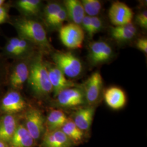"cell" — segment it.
Returning <instances> with one entry per match:
<instances>
[{"label": "cell", "mask_w": 147, "mask_h": 147, "mask_svg": "<svg viewBox=\"0 0 147 147\" xmlns=\"http://www.w3.org/2000/svg\"><path fill=\"white\" fill-rule=\"evenodd\" d=\"M61 130L76 145L81 142L84 136V132L81 130L71 119H68Z\"/></svg>", "instance_id": "obj_21"}, {"label": "cell", "mask_w": 147, "mask_h": 147, "mask_svg": "<svg viewBox=\"0 0 147 147\" xmlns=\"http://www.w3.org/2000/svg\"><path fill=\"white\" fill-rule=\"evenodd\" d=\"M102 21L99 17H91V26L89 33L88 34L89 37H93L96 33L100 31L102 28Z\"/></svg>", "instance_id": "obj_26"}, {"label": "cell", "mask_w": 147, "mask_h": 147, "mask_svg": "<svg viewBox=\"0 0 147 147\" xmlns=\"http://www.w3.org/2000/svg\"><path fill=\"white\" fill-rule=\"evenodd\" d=\"M134 12L131 8L122 2H113L109 11V17L114 26L132 23Z\"/></svg>", "instance_id": "obj_6"}, {"label": "cell", "mask_w": 147, "mask_h": 147, "mask_svg": "<svg viewBox=\"0 0 147 147\" xmlns=\"http://www.w3.org/2000/svg\"><path fill=\"white\" fill-rule=\"evenodd\" d=\"M18 126L13 115L5 114L0 119V140L9 143Z\"/></svg>", "instance_id": "obj_16"}, {"label": "cell", "mask_w": 147, "mask_h": 147, "mask_svg": "<svg viewBox=\"0 0 147 147\" xmlns=\"http://www.w3.org/2000/svg\"><path fill=\"white\" fill-rule=\"evenodd\" d=\"M59 38L65 47L70 49H80L84 41V31L80 25L69 23L61 27Z\"/></svg>", "instance_id": "obj_4"}, {"label": "cell", "mask_w": 147, "mask_h": 147, "mask_svg": "<svg viewBox=\"0 0 147 147\" xmlns=\"http://www.w3.org/2000/svg\"><path fill=\"white\" fill-rule=\"evenodd\" d=\"M26 107V101L20 93L16 90L7 93L2 98L0 104V110L8 115L19 113Z\"/></svg>", "instance_id": "obj_9"}, {"label": "cell", "mask_w": 147, "mask_h": 147, "mask_svg": "<svg viewBox=\"0 0 147 147\" xmlns=\"http://www.w3.org/2000/svg\"><path fill=\"white\" fill-rule=\"evenodd\" d=\"M112 55V49L107 42L101 40L93 42L89 44L88 57L93 64L106 62L110 59Z\"/></svg>", "instance_id": "obj_10"}, {"label": "cell", "mask_w": 147, "mask_h": 147, "mask_svg": "<svg viewBox=\"0 0 147 147\" xmlns=\"http://www.w3.org/2000/svg\"><path fill=\"white\" fill-rule=\"evenodd\" d=\"M63 7V5L58 2H51L46 6L45 9V17L48 24L53 20Z\"/></svg>", "instance_id": "obj_24"}, {"label": "cell", "mask_w": 147, "mask_h": 147, "mask_svg": "<svg viewBox=\"0 0 147 147\" xmlns=\"http://www.w3.org/2000/svg\"><path fill=\"white\" fill-rule=\"evenodd\" d=\"M24 125L36 142L42 140L46 132L45 119L41 111L36 109L27 111Z\"/></svg>", "instance_id": "obj_5"}, {"label": "cell", "mask_w": 147, "mask_h": 147, "mask_svg": "<svg viewBox=\"0 0 147 147\" xmlns=\"http://www.w3.org/2000/svg\"><path fill=\"white\" fill-rule=\"evenodd\" d=\"M6 51L9 54L13 56H18L22 55V53L20 51H19L18 49L13 47L8 42L6 45Z\"/></svg>", "instance_id": "obj_30"}, {"label": "cell", "mask_w": 147, "mask_h": 147, "mask_svg": "<svg viewBox=\"0 0 147 147\" xmlns=\"http://www.w3.org/2000/svg\"><path fill=\"white\" fill-rule=\"evenodd\" d=\"M53 59L55 65L66 77L75 78L82 73V63L73 53L57 51L53 54Z\"/></svg>", "instance_id": "obj_3"}, {"label": "cell", "mask_w": 147, "mask_h": 147, "mask_svg": "<svg viewBox=\"0 0 147 147\" xmlns=\"http://www.w3.org/2000/svg\"><path fill=\"white\" fill-rule=\"evenodd\" d=\"M11 45L18 49L20 51L22 54L27 52L28 50L29 45L27 41L22 38H13L11 39L8 42Z\"/></svg>", "instance_id": "obj_25"}, {"label": "cell", "mask_w": 147, "mask_h": 147, "mask_svg": "<svg viewBox=\"0 0 147 147\" xmlns=\"http://www.w3.org/2000/svg\"><path fill=\"white\" fill-rule=\"evenodd\" d=\"M105 102L113 110H120L126 103V96L124 91L121 88L112 86L108 88L104 93Z\"/></svg>", "instance_id": "obj_13"}, {"label": "cell", "mask_w": 147, "mask_h": 147, "mask_svg": "<svg viewBox=\"0 0 147 147\" xmlns=\"http://www.w3.org/2000/svg\"><path fill=\"white\" fill-rule=\"evenodd\" d=\"M16 27L21 38L44 47H50L46 31L39 22L23 19L16 22Z\"/></svg>", "instance_id": "obj_2"}, {"label": "cell", "mask_w": 147, "mask_h": 147, "mask_svg": "<svg viewBox=\"0 0 147 147\" xmlns=\"http://www.w3.org/2000/svg\"><path fill=\"white\" fill-rule=\"evenodd\" d=\"M102 85V78L99 71L92 74L87 80L84 93L86 102L89 106H93L99 100Z\"/></svg>", "instance_id": "obj_8"}, {"label": "cell", "mask_w": 147, "mask_h": 147, "mask_svg": "<svg viewBox=\"0 0 147 147\" xmlns=\"http://www.w3.org/2000/svg\"><path fill=\"white\" fill-rule=\"evenodd\" d=\"M36 142L23 124H19L9 142V147H33Z\"/></svg>", "instance_id": "obj_15"}, {"label": "cell", "mask_w": 147, "mask_h": 147, "mask_svg": "<svg viewBox=\"0 0 147 147\" xmlns=\"http://www.w3.org/2000/svg\"><path fill=\"white\" fill-rule=\"evenodd\" d=\"M7 18V13L5 8L0 7V24L3 23Z\"/></svg>", "instance_id": "obj_32"}, {"label": "cell", "mask_w": 147, "mask_h": 147, "mask_svg": "<svg viewBox=\"0 0 147 147\" xmlns=\"http://www.w3.org/2000/svg\"><path fill=\"white\" fill-rule=\"evenodd\" d=\"M56 97L57 104L62 107H73L86 102L84 91L74 87L64 89Z\"/></svg>", "instance_id": "obj_7"}, {"label": "cell", "mask_w": 147, "mask_h": 147, "mask_svg": "<svg viewBox=\"0 0 147 147\" xmlns=\"http://www.w3.org/2000/svg\"><path fill=\"white\" fill-rule=\"evenodd\" d=\"M81 3L85 14L90 17H94L100 13L101 9V2L98 0H82Z\"/></svg>", "instance_id": "obj_23"}, {"label": "cell", "mask_w": 147, "mask_h": 147, "mask_svg": "<svg viewBox=\"0 0 147 147\" xmlns=\"http://www.w3.org/2000/svg\"><path fill=\"white\" fill-rule=\"evenodd\" d=\"M68 18L67 11L64 6L63 8L59 11L58 14L53 18L52 21L49 24L50 26L53 27H57L61 25Z\"/></svg>", "instance_id": "obj_27"}, {"label": "cell", "mask_w": 147, "mask_h": 147, "mask_svg": "<svg viewBox=\"0 0 147 147\" xmlns=\"http://www.w3.org/2000/svg\"><path fill=\"white\" fill-rule=\"evenodd\" d=\"M30 68L27 64L21 62L16 65L11 76V84L16 88H21L28 78Z\"/></svg>", "instance_id": "obj_20"}, {"label": "cell", "mask_w": 147, "mask_h": 147, "mask_svg": "<svg viewBox=\"0 0 147 147\" xmlns=\"http://www.w3.org/2000/svg\"><path fill=\"white\" fill-rule=\"evenodd\" d=\"M82 28L84 31L87 32V33H89L90 26H91V17L89 16H86L82 21L81 24Z\"/></svg>", "instance_id": "obj_31"}, {"label": "cell", "mask_w": 147, "mask_h": 147, "mask_svg": "<svg viewBox=\"0 0 147 147\" xmlns=\"http://www.w3.org/2000/svg\"><path fill=\"white\" fill-rule=\"evenodd\" d=\"M137 29L132 23L114 26L111 29L112 37L118 41H128L133 39L136 36Z\"/></svg>", "instance_id": "obj_19"}, {"label": "cell", "mask_w": 147, "mask_h": 147, "mask_svg": "<svg viewBox=\"0 0 147 147\" xmlns=\"http://www.w3.org/2000/svg\"><path fill=\"white\" fill-rule=\"evenodd\" d=\"M68 119L62 111L58 109L51 111L45 119L46 132L61 129Z\"/></svg>", "instance_id": "obj_18"}, {"label": "cell", "mask_w": 147, "mask_h": 147, "mask_svg": "<svg viewBox=\"0 0 147 147\" xmlns=\"http://www.w3.org/2000/svg\"><path fill=\"white\" fill-rule=\"evenodd\" d=\"M136 47L140 51L147 54V39L145 38H139L136 42Z\"/></svg>", "instance_id": "obj_29"}, {"label": "cell", "mask_w": 147, "mask_h": 147, "mask_svg": "<svg viewBox=\"0 0 147 147\" xmlns=\"http://www.w3.org/2000/svg\"><path fill=\"white\" fill-rule=\"evenodd\" d=\"M95 107L89 106L77 111L74 116L75 124L82 131H88L90 128L94 115Z\"/></svg>", "instance_id": "obj_14"}, {"label": "cell", "mask_w": 147, "mask_h": 147, "mask_svg": "<svg viewBox=\"0 0 147 147\" xmlns=\"http://www.w3.org/2000/svg\"><path fill=\"white\" fill-rule=\"evenodd\" d=\"M33 91L39 96H44L53 92L49 79L47 64L39 57L32 64L28 78Z\"/></svg>", "instance_id": "obj_1"}, {"label": "cell", "mask_w": 147, "mask_h": 147, "mask_svg": "<svg viewBox=\"0 0 147 147\" xmlns=\"http://www.w3.org/2000/svg\"><path fill=\"white\" fill-rule=\"evenodd\" d=\"M40 3L39 0H20L18 2V5L27 14L35 15L39 11Z\"/></svg>", "instance_id": "obj_22"}, {"label": "cell", "mask_w": 147, "mask_h": 147, "mask_svg": "<svg viewBox=\"0 0 147 147\" xmlns=\"http://www.w3.org/2000/svg\"><path fill=\"white\" fill-rule=\"evenodd\" d=\"M75 144L61 130L45 132L39 147H73Z\"/></svg>", "instance_id": "obj_12"}, {"label": "cell", "mask_w": 147, "mask_h": 147, "mask_svg": "<svg viewBox=\"0 0 147 147\" xmlns=\"http://www.w3.org/2000/svg\"><path fill=\"white\" fill-rule=\"evenodd\" d=\"M64 7L67 16L74 24L81 25L86 14L84 8L79 0H66L64 2Z\"/></svg>", "instance_id": "obj_17"}, {"label": "cell", "mask_w": 147, "mask_h": 147, "mask_svg": "<svg viewBox=\"0 0 147 147\" xmlns=\"http://www.w3.org/2000/svg\"><path fill=\"white\" fill-rule=\"evenodd\" d=\"M0 147H9L8 143L0 140Z\"/></svg>", "instance_id": "obj_33"}, {"label": "cell", "mask_w": 147, "mask_h": 147, "mask_svg": "<svg viewBox=\"0 0 147 147\" xmlns=\"http://www.w3.org/2000/svg\"><path fill=\"white\" fill-rule=\"evenodd\" d=\"M136 22L140 26L144 29L147 28V11H143L138 14L136 17Z\"/></svg>", "instance_id": "obj_28"}, {"label": "cell", "mask_w": 147, "mask_h": 147, "mask_svg": "<svg viewBox=\"0 0 147 147\" xmlns=\"http://www.w3.org/2000/svg\"><path fill=\"white\" fill-rule=\"evenodd\" d=\"M47 70L49 79L53 88V92L55 96L63 90L74 87L72 81L67 79L63 73L55 65H48Z\"/></svg>", "instance_id": "obj_11"}, {"label": "cell", "mask_w": 147, "mask_h": 147, "mask_svg": "<svg viewBox=\"0 0 147 147\" xmlns=\"http://www.w3.org/2000/svg\"><path fill=\"white\" fill-rule=\"evenodd\" d=\"M3 3H4V1L3 0H0V7H2V5H3Z\"/></svg>", "instance_id": "obj_34"}]
</instances>
